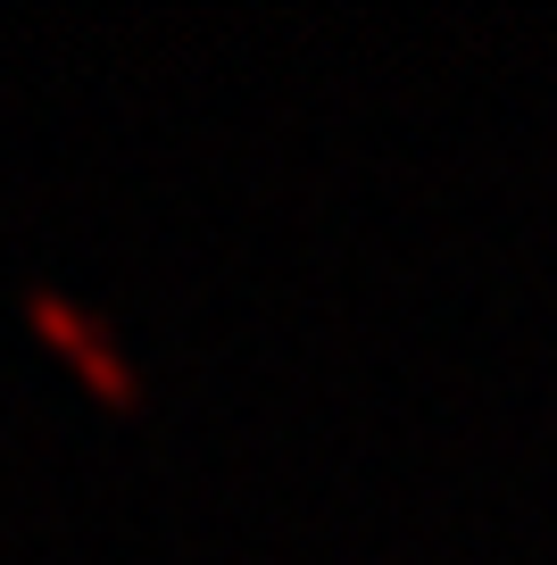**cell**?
Listing matches in <instances>:
<instances>
[{"label": "cell", "mask_w": 557, "mask_h": 565, "mask_svg": "<svg viewBox=\"0 0 557 565\" xmlns=\"http://www.w3.org/2000/svg\"><path fill=\"white\" fill-rule=\"evenodd\" d=\"M25 308H34V324L59 341V350L75 358V366L92 374V391H108V399H125V366L108 358V341H101V324L84 317L75 300H59V291H25Z\"/></svg>", "instance_id": "1"}]
</instances>
